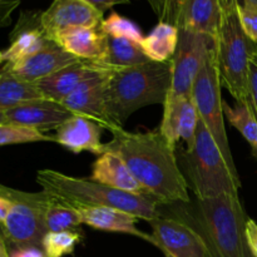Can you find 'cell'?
<instances>
[{
    "instance_id": "14",
    "label": "cell",
    "mask_w": 257,
    "mask_h": 257,
    "mask_svg": "<svg viewBox=\"0 0 257 257\" xmlns=\"http://www.w3.org/2000/svg\"><path fill=\"white\" fill-rule=\"evenodd\" d=\"M163 118L160 131L168 142L176 147L178 141H183L187 150L193 147L200 115L192 95L183 97L163 105Z\"/></svg>"
},
{
    "instance_id": "9",
    "label": "cell",
    "mask_w": 257,
    "mask_h": 257,
    "mask_svg": "<svg viewBox=\"0 0 257 257\" xmlns=\"http://www.w3.org/2000/svg\"><path fill=\"white\" fill-rule=\"evenodd\" d=\"M213 42L205 35L180 29L177 50L172 58V83L165 104L192 95L193 83Z\"/></svg>"
},
{
    "instance_id": "42",
    "label": "cell",
    "mask_w": 257,
    "mask_h": 257,
    "mask_svg": "<svg viewBox=\"0 0 257 257\" xmlns=\"http://www.w3.org/2000/svg\"><path fill=\"white\" fill-rule=\"evenodd\" d=\"M240 2H248V3H252V4L257 5V0H240Z\"/></svg>"
},
{
    "instance_id": "19",
    "label": "cell",
    "mask_w": 257,
    "mask_h": 257,
    "mask_svg": "<svg viewBox=\"0 0 257 257\" xmlns=\"http://www.w3.org/2000/svg\"><path fill=\"white\" fill-rule=\"evenodd\" d=\"M90 180L114 190L150 197L146 188L136 180L124 160L113 151H104L98 156L97 161L93 163Z\"/></svg>"
},
{
    "instance_id": "11",
    "label": "cell",
    "mask_w": 257,
    "mask_h": 257,
    "mask_svg": "<svg viewBox=\"0 0 257 257\" xmlns=\"http://www.w3.org/2000/svg\"><path fill=\"white\" fill-rule=\"evenodd\" d=\"M110 72L112 69L90 77L60 102L72 114L88 118L109 132L119 127L109 118L105 104V87Z\"/></svg>"
},
{
    "instance_id": "34",
    "label": "cell",
    "mask_w": 257,
    "mask_h": 257,
    "mask_svg": "<svg viewBox=\"0 0 257 257\" xmlns=\"http://www.w3.org/2000/svg\"><path fill=\"white\" fill-rule=\"evenodd\" d=\"M246 240L252 257H257V223L248 218L246 223Z\"/></svg>"
},
{
    "instance_id": "22",
    "label": "cell",
    "mask_w": 257,
    "mask_h": 257,
    "mask_svg": "<svg viewBox=\"0 0 257 257\" xmlns=\"http://www.w3.org/2000/svg\"><path fill=\"white\" fill-rule=\"evenodd\" d=\"M220 22L218 0H183L177 28L215 40Z\"/></svg>"
},
{
    "instance_id": "13",
    "label": "cell",
    "mask_w": 257,
    "mask_h": 257,
    "mask_svg": "<svg viewBox=\"0 0 257 257\" xmlns=\"http://www.w3.org/2000/svg\"><path fill=\"white\" fill-rule=\"evenodd\" d=\"M112 68L104 67L94 62L79 60L72 65L58 70L54 74L35 82L43 98L60 103L72 92H74L83 82L90 77L105 73Z\"/></svg>"
},
{
    "instance_id": "26",
    "label": "cell",
    "mask_w": 257,
    "mask_h": 257,
    "mask_svg": "<svg viewBox=\"0 0 257 257\" xmlns=\"http://www.w3.org/2000/svg\"><path fill=\"white\" fill-rule=\"evenodd\" d=\"M223 114L230 124L242 135L246 142L250 145L252 155L257 158V118L252 107L248 103H237L231 107L223 102Z\"/></svg>"
},
{
    "instance_id": "38",
    "label": "cell",
    "mask_w": 257,
    "mask_h": 257,
    "mask_svg": "<svg viewBox=\"0 0 257 257\" xmlns=\"http://www.w3.org/2000/svg\"><path fill=\"white\" fill-rule=\"evenodd\" d=\"M9 208H10L9 201H8L7 198L0 196V223H3L5 221L8 213H9Z\"/></svg>"
},
{
    "instance_id": "12",
    "label": "cell",
    "mask_w": 257,
    "mask_h": 257,
    "mask_svg": "<svg viewBox=\"0 0 257 257\" xmlns=\"http://www.w3.org/2000/svg\"><path fill=\"white\" fill-rule=\"evenodd\" d=\"M103 13L87 0H53L45 12L40 13L39 23L49 39L69 28H100Z\"/></svg>"
},
{
    "instance_id": "23",
    "label": "cell",
    "mask_w": 257,
    "mask_h": 257,
    "mask_svg": "<svg viewBox=\"0 0 257 257\" xmlns=\"http://www.w3.org/2000/svg\"><path fill=\"white\" fill-rule=\"evenodd\" d=\"M180 29L170 23L160 22L142 42L143 52L152 62H171L177 50Z\"/></svg>"
},
{
    "instance_id": "17",
    "label": "cell",
    "mask_w": 257,
    "mask_h": 257,
    "mask_svg": "<svg viewBox=\"0 0 257 257\" xmlns=\"http://www.w3.org/2000/svg\"><path fill=\"white\" fill-rule=\"evenodd\" d=\"M68 205V203H67ZM79 213L82 223L90 226L95 230L108 231V232L127 233L136 236L155 246V238L150 233H146L137 227L140 218L124 211L104 206H85L69 205Z\"/></svg>"
},
{
    "instance_id": "18",
    "label": "cell",
    "mask_w": 257,
    "mask_h": 257,
    "mask_svg": "<svg viewBox=\"0 0 257 257\" xmlns=\"http://www.w3.org/2000/svg\"><path fill=\"white\" fill-rule=\"evenodd\" d=\"M102 130L98 123L73 114L58 127L54 142L73 153L89 152L100 156L104 152V145L100 142Z\"/></svg>"
},
{
    "instance_id": "41",
    "label": "cell",
    "mask_w": 257,
    "mask_h": 257,
    "mask_svg": "<svg viewBox=\"0 0 257 257\" xmlns=\"http://www.w3.org/2000/svg\"><path fill=\"white\" fill-rule=\"evenodd\" d=\"M4 63V52L3 50H0V65Z\"/></svg>"
},
{
    "instance_id": "24",
    "label": "cell",
    "mask_w": 257,
    "mask_h": 257,
    "mask_svg": "<svg viewBox=\"0 0 257 257\" xmlns=\"http://www.w3.org/2000/svg\"><path fill=\"white\" fill-rule=\"evenodd\" d=\"M150 62L142 47L127 39L110 38L107 35V47L103 59L99 64L112 69L130 68Z\"/></svg>"
},
{
    "instance_id": "35",
    "label": "cell",
    "mask_w": 257,
    "mask_h": 257,
    "mask_svg": "<svg viewBox=\"0 0 257 257\" xmlns=\"http://www.w3.org/2000/svg\"><path fill=\"white\" fill-rule=\"evenodd\" d=\"M10 257H47L44 251L38 247H14L9 252Z\"/></svg>"
},
{
    "instance_id": "3",
    "label": "cell",
    "mask_w": 257,
    "mask_h": 257,
    "mask_svg": "<svg viewBox=\"0 0 257 257\" xmlns=\"http://www.w3.org/2000/svg\"><path fill=\"white\" fill-rule=\"evenodd\" d=\"M37 182L42 191L68 205L113 207L148 222L161 216L160 203L153 198L114 190L90 178L73 177L54 170H40L37 173Z\"/></svg>"
},
{
    "instance_id": "44",
    "label": "cell",
    "mask_w": 257,
    "mask_h": 257,
    "mask_svg": "<svg viewBox=\"0 0 257 257\" xmlns=\"http://www.w3.org/2000/svg\"><path fill=\"white\" fill-rule=\"evenodd\" d=\"M0 77H2V72H0Z\"/></svg>"
},
{
    "instance_id": "40",
    "label": "cell",
    "mask_w": 257,
    "mask_h": 257,
    "mask_svg": "<svg viewBox=\"0 0 257 257\" xmlns=\"http://www.w3.org/2000/svg\"><path fill=\"white\" fill-rule=\"evenodd\" d=\"M8 122V117H7V110L5 109H0V124H5Z\"/></svg>"
},
{
    "instance_id": "37",
    "label": "cell",
    "mask_w": 257,
    "mask_h": 257,
    "mask_svg": "<svg viewBox=\"0 0 257 257\" xmlns=\"http://www.w3.org/2000/svg\"><path fill=\"white\" fill-rule=\"evenodd\" d=\"M148 4L152 8L153 13L158 17L160 22L162 20L163 15H165L166 5H167V0H147Z\"/></svg>"
},
{
    "instance_id": "32",
    "label": "cell",
    "mask_w": 257,
    "mask_h": 257,
    "mask_svg": "<svg viewBox=\"0 0 257 257\" xmlns=\"http://www.w3.org/2000/svg\"><path fill=\"white\" fill-rule=\"evenodd\" d=\"M248 93L251 105L257 118V49L251 55L248 65Z\"/></svg>"
},
{
    "instance_id": "2",
    "label": "cell",
    "mask_w": 257,
    "mask_h": 257,
    "mask_svg": "<svg viewBox=\"0 0 257 257\" xmlns=\"http://www.w3.org/2000/svg\"><path fill=\"white\" fill-rule=\"evenodd\" d=\"M172 83V60L112 69L105 87L107 112L122 127L132 113L151 104H165Z\"/></svg>"
},
{
    "instance_id": "1",
    "label": "cell",
    "mask_w": 257,
    "mask_h": 257,
    "mask_svg": "<svg viewBox=\"0 0 257 257\" xmlns=\"http://www.w3.org/2000/svg\"><path fill=\"white\" fill-rule=\"evenodd\" d=\"M112 141L104 151L118 153L150 197L160 205L190 202L188 182L178 166L175 146L160 130L127 132L123 127L110 131Z\"/></svg>"
},
{
    "instance_id": "4",
    "label": "cell",
    "mask_w": 257,
    "mask_h": 257,
    "mask_svg": "<svg viewBox=\"0 0 257 257\" xmlns=\"http://www.w3.org/2000/svg\"><path fill=\"white\" fill-rule=\"evenodd\" d=\"M238 2L240 0L218 2L220 22L215 39L216 60L221 85L231 93L237 103L251 104L248 65L257 45L246 37L241 28L237 15Z\"/></svg>"
},
{
    "instance_id": "5",
    "label": "cell",
    "mask_w": 257,
    "mask_h": 257,
    "mask_svg": "<svg viewBox=\"0 0 257 257\" xmlns=\"http://www.w3.org/2000/svg\"><path fill=\"white\" fill-rule=\"evenodd\" d=\"M247 220L240 196L197 200V228L215 257H252L246 240Z\"/></svg>"
},
{
    "instance_id": "27",
    "label": "cell",
    "mask_w": 257,
    "mask_h": 257,
    "mask_svg": "<svg viewBox=\"0 0 257 257\" xmlns=\"http://www.w3.org/2000/svg\"><path fill=\"white\" fill-rule=\"evenodd\" d=\"M44 223L48 232L78 231L82 225L79 213L72 206L52 197L44 212Z\"/></svg>"
},
{
    "instance_id": "8",
    "label": "cell",
    "mask_w": 257,
    "mask_h": 257,
    "mask_svg": "<svg viewBox=\"0 0 257 257\" xmlns=\"http://www.w3.org/2000/svg\"><path fill=\"white\" fill-rule=\"evenodd\" d=\"M221 82L216 60L215 42L208 49L203 64L196 77L192 88V98L197 108L200 119L205 123L207 130L215 138L218 148L222 152L228 167L235 175L238 176L231 153L227 133L223 120V102L221 99Z\"/></svg>"
},
{
    "instance_id": "15",
    "label": "cell",
    "mask_w": 257,
    "mask_h": 257,
    "mask_svg": "<svg viewBox=\"0 0 257 257\" xmlns=\"http://www.w3.org/2000/svg\"><path fill=\"white\" fill-rule=\"evenodd\" d=\"M77 57L65 52L55 42L35 53L32 57L13 65H5L4 69L12 73L18 79L35 83L38 80L54 74L58 70L79 62Z\"/></svg>"
},
{
    "instance_id": "20",
    "label": "cell",
    "mask_w": 257,
    "mask_h": 257,
    "mask_svg": "<svg viewBox=\"0 0 257 257\" xmlns=\"http://www.w3.org/2000/svg\"><path fill=\"white\" fill-rule=\"evenodd\" d=\"M53 40L78 59L98 64L104 57L107 47V35L100 28H69L54 35Z\"/></svg>"
},
{
    "instance_id": "25",
    "label": "cell",
    "mask_w": 257,
    "mask_h": 257,
    "mask_svg": "<svg viewBox=\"0 0 257 257\" xmlns=\"http://www.w3.org/2000/svg\"><path fill=\"white\" fill-rule=\"evenodd\" d=\"M0 72V109L7 110L23 103L43 98L35 83L18 79L4 68Z\"/></svg>"
},
{
    "instance_id": "33",
    "label": "cell",
    "mask_w": 257,
    "mask_h": 257,
    "mask_svg": "<svg viewBox=\"0 0 257 257\" xmlns=\"http://www.w3.org/2000/svg\"><path fill=\"white\" fill-rule=\"evenodd\" d=\"M182 4H183V0H167L165 15H163L161 22L170 23V24L177 27L178 19H180L181 9H182Z\"/></svg>"
},
{
    "instance_id": "29",
    "label": "cell",
    "mask_w": 257,
    "mask_h": 257,
    "mask_svg": "<svg viewBox=\"0 0 257 257\" xmlns=\"http://www.w3.org/2000/svg\"><path fill=\"white\" fill-rule=\"evenodd\" d=\"M80 241L82 233L79 231L47 232L43 238L42 248L47 257H63L73 253L75 246Z\"/></svg>"
},
{
    "instance_id": "10",
    "label": "cell",
    "mask_w": 257,
    "mask_h": 257,
    "mask_svg": "<svg viewBox=\"0 0 257 257\" xmlns=\"http://www.w3.org/2000/svg\"><path fill=\"white\" fill-rule=\"evenodd\" d=\"M148 223L155 246L166 257H215L205 236L188 221L161 215Z\"/></svg>"
},
{
    "instance_id": "21",
    "label": "cell",
    "mask_w": 257,
    "mask_h": 257,
    "mask_svg": "<svg viewBox=\"0 0 257 257\" xmlns=\"http://www.w3.org/2000/svg\"><path fill=\"white\" fill-rule=\"evenodd\" d=\"M34 18L25 19L22 15V19L18 23L17 28L12 34V42L4 50V63L5 65H13L27 58L32 57L35 53L44 49L47 45L54 40L49 39L43 32L40 27L39 18L34 23Z\"/></svg>"
},
{
    "instance_id": "6",
    "label": "cell",
    "mask_w": 257,
    "mask_h": 257,
    "mask_svg": "<svg viewBox=\"0 0 257 257\" xmlns=\"http://www.w3.org/2000/svg\"><path fill=\"white\" fill-rule=\"evenodd\" d=\"M186 180L197 200L218 197L221 195L238 196L240 176L228 167L215 138L200 119L195 143L183 153Z\"/></svg>"
},
{
    "instance_id": "16",
    "label": "cell",
    "mask_w": 257,
    "mask_h": 257,
    "mask_svg": "<svg viewBox=\"0 0 257 257\" xmlns=\"http://www.w3.org/2000/svg\"><path fill=\"white\" fill-rule=\"evenodd\" d=\"M73 115L65 107L54 100L35 99L7 109L8 122L34 128L42 133L58 130L63 122Z\"/></svg>"
},
{
    "instance_id": "30",
    "label": "cell",
    "mask_w": 257,
    "mask_h": 257,
    "mask_svg": "<svg viewBox=\"0 0 257 257\" xmlns=\"http://www.w3.org/2000/svg\"><path fill=\"white\" fill-rule=\"evenodd\" d=\"M34 142H54V137H50L40 131L24 127V125L13 124V123L0 124V147Z\"/></svg>"
},
{
    "instance_id": "39",
    "label": "cell",
    "mask_w": 257,
    "mask_h": 257,
    "mask_svg": "<svg viewBox=\"0 0 257 257\" xmlns=\"http://www.w3.org/2000/svg\"><path fill=\"white\" fill-rule=\"evenodd\" d=\"M0 257H10L9 251H8V247H7V243H5L4 238L2 237V235H0Z\"/></svg>"
},
{
    "instance_id": "31",
    "label": "cell",
    "mask_w": 257,
    "mask_h": 257,
    "mask_svg": "<svg viewBox=\"0 0 257 257\" xmlns=\"http://www.w3.org/2000/svg\"><path fill=\"white\" fill-rule=\"evenodd\" d=\"M237 15L246 37L257 45V5L248 2H238Z\"/></svg>"
},
{
    "instance_id": "28",
    "label": "cell",
    "mask_w": 257,
    "mask_h": 257,
    "mask_svg": "<svg viewBox=\"0 0 257 257\" xmlns=\"http://www.w3.org/2000/svg\"><path fill=\"white\" fill-rule=\"evenodd\" d=\"M100 30L110 38L127 39L140 45L145 40V35L141 28L135 22L122 17L118 13H112L107 19L103 20L100 24Z\"/></svg>"
},
{
    "instance_id": "43",
    "label": "cell",
    "mask_w": 257,
    "mask_h": 257,
    "mask_svg": "<svg viewBox=\"0 0 257 257\" xmlns=\"http://www.w3.org/2000/svg\"><path fill=\"white\" fill-rule=\"evenodd\" d=\"M5 2H10V0H0V4H4Z\"/></svg>"
},
{
    "instance_id": "7",
    "label": "cell",
    "mask_w": 257,
    "mask_h": 257,
    "mask_svg": "<svg viewBox=\"0 0 257 257\" xmlns=\"http://www.w3.org/2000/svg\"><path fill=\"white\" fill-rule=\"evenodd\" d=\"M0 196L10 202L9 213L2 223L3 233L10 245L42 248L43 238L48 232L44 212L52 196L44 191L23 192L3 185H0Z\"/></svg>"
},
{
    "instance_id": "36",
    "label": "cell",
    "mask_w": 257,
    "mask_h": 257,
    "mask_svg": "<svg viewBox=\"0 0 257 257\" xmlns=\"http://www.w3.org/2000/svg\"><path fill=\"white\" fill-rule=\"evenodd\" d=\"M89 4H92L93 7L97 8L99 12L104 13L107 12L110 8L115 7V5H122V4H130L133 0H87Z\"/></svg>"
}]
</instances>
